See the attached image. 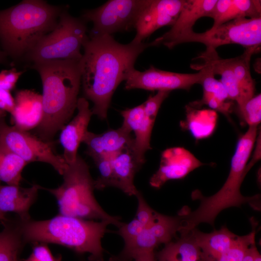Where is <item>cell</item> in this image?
<instances>
[{
  "instance_id": "cell-39",
  "label": "cell",
  "mask_w": 261,
  "mask_h": 261,
  "mask_svg": "<svg viewBox=\"0 0 261 261\" xmlns=\"http://www.w3.org/2000/svg\"><path fill=\"white\" fill-rule=\"evenodd\" d=\"M23 73L22 71H17L13 68L9 70H3L0 72V89L11 91Z\"/></svg>"
},
{
  "instance_id": "cell-21",
  "label": "cell",
  "mask_w": 261,
  "mask_h": 261,
  "mask_svg": "<svg viewBox=\"0 0 261 261\" xmlns=\"http://www.w3.org/2000/svg\"><path fill=\"white\" fill-rule=\"evenodd\" d=\"M188 233L200 248L201 261H217L231 247L238 236L225 226L210 233H204L195 228Z\"/></svg>"
},
{
  "instance_id": "cell-18",
  "label": "cell",
  "mask_w": 261,
  "mask_h": 261,
  "mask_svg": "<svg viewBox=\"0 0 261 261\" xmlns=\"http://www.w3.org/2000/svg\"><path fill=\"white\" fill-rule=\"evenodd\" d=\"M196 58L201 59L202 62L193 65L191 68L198 70L201 67L207 66L211 68L214 75H219L221 76L220 81L224 86L229 99L235 102L237 106H240L247 101L226 59L220 58L216 49L206 48Z\"/></svg>"
},
{
  "instance_id": "cell-45",
  "label": "cell",
  "mask_w": 261,
  "mask_h": 261,
  "mask_svg": "<svg viewBox=\"0 0 261 261\" xmlns=\"http://www.w3.org/2000/svg\"><path fill=\"white\" fill-rule=\"evenodd\" d=\"M255 261H261V256L259 252L257 254Z\"/></svg>"
},
{
  "instance_id": "cell-26",
  "label": "cell",
  "mask_w": 261,
  "mask_h": 261,
  "mask_svg": "<svg viewBox=\"0 0 261 261\" xmlns=\"http://www.w3.org/2000/svg\"><path fill=\"white\" fill-rule=\"evenodd\" d=\"M260 48V47L257 46L245 49L241 55L226 59L247 101L255 95L256 90L255 82L250 73V59Z\"/></svg>"
},
{
  "instance_id": "cell-31",
  "label": "cell",
  "mask_w": 261,
  "mask_h": 261,
  "mask_svg": "<svg viewBox=\"0 0 261 261\" xmlns=\"http://www.w3.org/2000/svg\"><path fill=\"white\" fill-rule=\"evenodd\" d=\"M255 243V231L238 236L231 247L217 261H242L249 247Z\"/></svg>"
},
{
  "instance_id": "cell-40",
  "label": "cell",
  "mask_w": 261,
  "mask_h": 261,
  "mask_svg": "<svg viewBox=\"0 0 261 261\" xmlns=\"http://www.w3.org/2000/svg\"><path fill=\"white\" fill-rule=\"evenodd\" d=\"M19 261H55L50 249L45 244L41 243L35 246L30 255L26 259Z\"/></svg>"
},
{
  "instance_id": "cell-4",
  "label": "cell",
  "mask_w": 261,
  "mask_h": 261,
  "mask_svg": "<svg viewBox=\"0 0 261 261\" xmlns=\"http://www.w3.org/2000/svg\"><path fill=\"white\" fill-rule=\"evenodd\" d=\"M25 243H52L80 253H88L90 261H103L101 240L112 223L96 221L59 214L47 220H18Z\"/></svg>"
},
{
  "instance_id": "cell-3",
  "label": "cell",
  "mask_w": 261,
  "mask_h": 261,
  "mask_svg": "<svg viewBox=\"0 0 261 261\" xmlns=\"http://www.w3.org/2000/svg\"><path fill=\"white\" fill-rule=\"evenodd\" d=\"M258 127H249L247 130L239 139L231 160L228 177L221 188L209 197L204 196L198 189L191 194L193 200H198L200 205L193 211L179 213L181 224L180 235L188 234L201 223L214 225L216 217L223 210L231 207H240L248 203L254 208H259L260 195L246 197L240 191L241 184L250 168L248 160L257 140Z\"/></svg>"
},
{
  "instance_id": "cell-33",
  "label": "cell",
  "mask_w": 261,
  "mask_h": 261,
  "mask_svg": "<svg viewBox=\"0 0 261 261\" xmlns=\"http://www.w3.org/2000/svg\"><path fill=\"white\" fill-rule=\"evenodd\" d=\"M93 160L100 173L99 176L94 180L95 188L102 189L109 187H115L112 158L102 156Z\"/></svg>"
},
{
  "instance_id": "cell-32",
  "label": "cell",
  "mask_w": 261,
  "mask_h": 261,
  "mask_svg": "<svg viewBox=\"0 0 261 261\" xmlns=\"http://www.w3.org/2000/svg\"><path fill=\"white\" fill-rule=\"evenodd\" d=\"M240 117L249 127L257 126L261 121V95H254L243 105L237 106Z\"/></svg>"
},
{
  "instance_id": "cell-11",
  "label": "cell",
  "mask_w": 261,
  "mask_h": 261,
  "mask_svg": "<svg viewBox=\"0 0 261 261\" xmlns=\"http://www.w3.org/2000/svg\"><path fill=\"white\" fill-rule=\"evenodd\" d=\"M199 70L194 73H181L161 70L152 65L143 72L134 68L127 77L125 88L126 90L139 88L150 91L188 90L195 84H202L209 69L203 66Z\"/></svg>"
},
{
  "instance_id": "cell-44",
  "label": "cell",
  "mask_w": 261,
  "mask_h": 261,
  "mask_svg": "<svg viewBox=\"0 0 261 261\" xmlns=\"http://www.w3.org/2000/svg\"><path fill=\"white\" fill-rule=\"evenodd\" d=\"M7 112L0 109V120L5 117L6 116Z\"/></svg>"
},
{
  "instance_id": "cell-47",
  "label": "cell",
  "mask_w": 261,
  "mask_h": 261,
  "mask_svg": "<svg viewBox=\"0 0 261 261\" xmlns=\"http://www.w3.org/2000/svg\"><path fill=\"white\" fill-rule=\"evenodd\" d=\"M0 56H4V54L0 51Z\"/></svg>"
},
{
  "instance_id": "cell-8",
  "label": "cell",
  "mask_w": 261,
  "mask_h": 261,
  "mask_svg": "<svg viewBox=\"0 0 261 261\" xmlns=\"http://www.w3.org/2000/svg\"><path fill=\"white\" fill-rule=\"evenodd\" d=\"M196 42L203 44L206 48L216 49L223 45L237 44L245 49L260 47L261 43V17L241 18L230 21L202 33L193 30L177 38L171 49L181 44Z\"/></svg>"
},
{
  "instance_id": "cell-24",
  "label": "cell",
  "mask_w": 261,
  "mask_h": 261,
  "mask_svg": "<svg viewBox=\"0 0 261 261\" xmlns=\"http://www.w3.org/2000/svg\"><path fill=\"white\" fill-rule=\"evenodd\" d=\"M186 116L180 122L183 129L188 130L196 140L207 138L214 132L218 121V115L213 110H198L187 105Z\"/></svg>"
},
{
  "instance_id": "cell-42",
  "label": "cell",
  "mask_w": 261,
  "mask_h": 261,
  "mask_svg": "<svg viewBox=\"0 0 261 261\" xmlns=\"http://www.w3.org/2000/svg\"><path fill=\"white\" fill-rule=\"evenodd\" d=\"M133 260L134 261H157L154 251L140 254L136 257Z\"/></svg>"
},
{
  "instance_id": "cell-16",
  "label": "cell",
  "mask_w": 261,
  "mask_h": 261,
  "mask_svg": "<svg viewBox=\"0 0 261 261\" xmlns=\"http://www.w3.org/2000/svg\"><path fill=\"white\" fill-rule=\"evenodd\" d=\"M76 108V115L62 128L59 135V142L63 149L62 156L68 164L75 160L78 147L88 131L87 127L93 115L85 98L78 99Z\"/></svg>"
},
{
  "instance_id": "cell-43",
  "label": "cell",
  "mask_w": 261,
  "mask_h": 261,
  "mask_svg": "<svg viewBox=\"0 0 261 261\" xmlns=\"http://www.w3.org/2000/svg\"><path fill=\"white\" fill-rule=\"evenodd\" d=\"M8 220L7 218L6 217V214L2 213L0 212V222L2 223L5 221Z\"/></svg>"
},
{
  "instance_id": "cell-38",
  "label": "cell",
  "mask_w": 261,
  "mask_h": 261,
  "mask_svg": "<svg viewBox=\"0 0 261 261\" xmlns=\"http://www.w3.org/2000/svg\"><path fill=\"white\" fill-rule=\"evenodd\" d=\"M145 229L135 218L128 223H123L116 232L122 237L124 243H127L138 236Z\"/></svg>"
},
{
  "instance_id": "cell-13",
  "label": "cell",
  "mask_w": 261,
  "mask_h": 261,
  "mask_svg": "<svg viewBox=\"0 0 261 261\" xmlns=\"http://www.w3.org/2000/svg\"><path fill=\"white\" fill-rule=\"evenodd\" d=\"M204 164L183 147L167 148L161 153L159 168L151 177L149 184L159 188L168 181L183 179Z\"/></svg>"
},
{
  "instance_id": "cell-6",
  "label": "cell",
  "mask_w": 261,
  "mask_h": 261,
  "mask_svg": "<svg viewBox=\"0 0 261 261\" xmlns=\"http://www.w3.org/2000/svg\"><path fill=\"white\" fill-rule=\"evenodd\" d=\"M63 182L55 188H47L57 200L60 215L82 219L107 220L118 228L120 218L107 214L98 203L94 194V180L89 167L79 156L62 175Z\"/></svg>"
},
{
  "instance_id": "cell-34",
  "label": "cell",
  "mask_w": 261,
  "mask_h": 261,
  "mask_svg": "<svg viewBox=\"0 0 261 261\" xmlns=\"http://www.w3.org/2000/svg\"><path fill=\"white\" fill-rule=\"evenodd\" d=\"M207 105L212 110L218 111L226 116H229L233 110V103L230 100H223L209 92L203 91L202 98L198 101L189 103L190 106L193 108H199Z\"/></svg>"
},
{
  "instance_id": "cell-12",
  "label": "cell",
  "mask_w": 261,
  "mask_h": 261,
  "mask_svg": "<svg viewBox=\"0 0 261 261\" xmlns=\"http://www.w3.org/2000/svg\"><path fill=\"white\" fill-rule=\"evenodd\" d=\"M186 0H148L141 13L132 42L143 43L156 30L164 26H172L186 4Z\"/></svg>"
},
{
  "instance_id": "cell-27",
  "label": "cell",
  "mask_w": 261,
  "mask_h": 261,
  "mask_svg": "<svg viewBox=\"0 0 261 261\" xmlns=\"http://www.w3.org/2000/svg\"><path fill=\"white\" fill-rule=\"evenodd\" d=\"M0 232V261H19V255L25 243L18 220L8 219L2 223Z\"/></svg>"
},
{
  "instance_id": "cell-10",
  "label": "cell",
  "mask_w": 261,
  "mask_h": 261,
  "mask_svg": "<svg viewBox=\"0 0 261 261\" xmlns=\"http://www.w3.org/2000/svg\"><path fill=\"white\" fill-rule=\"evenodd\" d=\"M148 0H110L101 6L87 10L84 21L93 24L90 35H109L134 29L138 18Z\"/></svg>"
},
{
  "instance_id": "cell-14",
  "label": "cell",
  "mask_w": 261,
  "mask_h": 261,
  "mask_svg": "<svg viewBox=\"0 0 261 261\" xmlns=\"http://www.w3.org/2000/svg\"><path fill=\"white\" fill-rule=\"evenodd\" d=\"M131 132L123 125L100 134L87 131L82 143L87 145L86 153L92 159L102 156L112 158L127 148H133L134 138Z\"/></svg>"
},
{
  "instance_id": "cell-36",
  "label": "cell",
  "mask_w": 261,
  "mask_h": 261,
  "mask_svg": "<svg viewBox=\"0 0 261 261\" xmlns=\"http://www.w3.org/2000/svg\"><path fill=\"white\" fill-rule=\"evenodd\" d=\"M207 67L209 68V70L201 84L203 87V91L212 93L225 101L230 100L226 90L221 81L217 80L215 78V75L213 74L211 68L208 66Z\"/></svg>"
},
{
  "instance_id": "cell-35",
  "label": "cell",
  "mask_w": 261,
  "mask_h": 261,
  "mask_svg": "<svg viewBox=\"0 0 261 261\" xmlns=\"http://www.w3.org/2000/svg\"><path fill=\"white\" fill-rule=\"evenodd\" d=\"M135 196L138 201L135 218L145 228H148L155 220L158 212L150 207L139 191Z\"/></svg>"
},
{
  "instance_id": "cell-25",
  "label": "cell",
  "mask_w": 261,
  "mask_h": 261,
  "mask_svg": "<svg viewBox=\"0 0 261 261\" xmlns=\"http://www.w3.org/2000/svg\"><path fill=\"white\" fill-rule=\"evenodd\" d=\"M156 257L157 261H201L200 248L190 233L165 244Z\"/></svg>"
},
{
  "instance_id": "cell-41",
  "label": "cell",
  "mask_w": 261,
  "mask_h": 261,
  "mask_svg": "<svg viewBox=\"0 0 261 261\" xmlns=\"http://www.w3.org/2000/svg\"><path fill=\"white\" fill-rule=\"evenodd\" d=\"M14 106V99L10 91L0 89V109L11 114Z\"/></svg>"
},
{
  "instance_id": "cell-23",
  "label": "cell",
  "mask_w": 261,
  "mask_h": 261,
  "mask_svg": "<svg viewBox=\"0 0 261 261\" xmlns=\"http://www.w3.org/2000/svg\"><path fill=\"white\" fill-rule=\"evenodd\" d=\"M115 187L129 196L136 195L138 190L134 184L136 173L141 167L134 154L133 147L127 148L112 158Z\"/></svg>"
},
{
  "instance_id": "cell-20",
  "label": "cell",
  "mask_w": 261,
  "mask_h": 261,
  "mask_svg": "<svg viewBox=\"0 0 261 261\" xmlns=\"http://www.w3.org/2000/svg\"><path fill=\"white\" fill-rule=\"evenodd\" d=\"M15 106L11 114L14 126L28 131L36 128L43 115L42 95L30 90H20L16 92Z\"/></svg>"
},
{
  "instance_id": "cell-28",
  "label": "cell",
  "mask_w": 261,
  "mask_h": 261,
  "mask_svg": "<svg viewBox=\"0 0 261 261\" xmlns=\"http://www.w3.org/2000/svg\"><path fill=\"white\" fill-rule=\"evenodd\" d=\"M28 164L21 158L0 143V182L18 186Z\"/></svg>"
},
{
  "instance_id": "cell-7",
  "label": "cell",
  "mask_w": 261,
  "mask_h": 261,
  "mask_svg": "<svg viewBox=\"0 0 261 261\" xmlns=\"http://www.w3.org/2000/svg\"><path fill=\"white\" fill-rule=\"evenodd\" d=\"M85 21L61 13L55 28L44 36L27 54L34 63L46 61L80 60L81 49L87 39Z\"/></svg>"
},
{
  "instance_id": "cell-46",
  "label": "cell",
  "mask_w": 261,
  "mask_h": 261,
  "mask_svg": "<svg viewBox=\"0 0 261 261\" xmlns=\"http://www.w3.org/2000/svg\"><path fill=\"white\" fill-rule=\"evenodd\" d=\"M4 60V56H0V63Z\"/></svg>"
},
{
  "instance_id": "cell-2",
  "label": "cell",
  "mask_w": 261,
  "mask_h": 261,
  "mask_svg": "<svg viewBox=\"0 0 261 261\" xmlns=\"http://www.w3.org/2000/svg\"><path fill=\"white\" fill-rule=\"evenodd\" d=\"M43 85V115L36 128L39 137L48 142L69 122L76 108L81 83L80 60L35 62Z\"/></svg>"
},
{
  "instance_id": "cell-30",
  "label": "cell",
  "mask_w": 261,
  "mask_h": 261,
  "mask_svg": "<svg viewBox=\"0 0 261 261\" xmlns=\"http://www.w3.org/2000/svg\"><path fill=\"white\" fill-rule=\"evenodd\" d=\"M181 217H172L158 213L153 223L148 228L159 244L170 242L178 232Z\"/></svg>"
},
{
  "instance_id": "cell-5",
  "label": "cell",
  "mask_w": 261,
  "mask_h": 261,
  "mask_svg": "<svg viewBox=\"0 0 261 261\" xmlns=\"http://www.w3.org/2000/svg\"><path fill=\"white\" fill-rule=\"evenodd\" d=\"M61 9L41 0H24L0 11V41L13 58L27 54L56 27Z\"/></svg>"
},
{
  "instance_id": "cell-29",
  "label": "cell",
  "mask_w": 261,
  "mask_h": 261,
  "mask_svg": "<svg viewBox=\"0 0 261 261\" xmlns=\"http://www.w3.org/2000/svg\"><path fill=\"white\" fill-rule=\"evenodd\" d=\"M159 245L150 230L146 228L136 237L125 243L119 255L112 258L111 261H131L140 254L154 251Z\"/></svg>"
},
{
  "instance_id": "cell-1",
  "label": "cell",
  "mask_w": 261,
  "mask_h": 261,
  "mask_svg": "<svg viewBox=\"0 0 261 261\" xmlns=\"http://www.w3.org/2000/svg\"><path fill=\"white\" fill-rule=\"evenodd\" d=\"M150 46L151 42L121 44L109 35L87 37L80 64L83 92L93 103V114L102 120L107 118L116 89L134 68L138 56Z\"/></svg>"
},
{
  "instance_id": "cell-19",
  "label": "cell",
  "mask_w": 261,
  "mask_h": 261,
  "mask_svg": "<svg viewBox=\"0 0 261 261\" xmlns=\"http://www.w3.org/2000/svg\"><path fill=\"white\" fill-rule=\"evenodd\" d=\"M41 188L38 185L26 188L19 185H0V212L15 213L21 220L30 219L29 210Z\"/></svg>"
},
{
  "instance_id": "cell-22",
  "label": "cell",
  "mask_w": 261,
  "mask_h": 261,
  "mask_svg": "<svg viewBox=\"0 0 261 261\" xmlns=\"http://www.w3.org/2000/svg\"><path fill=\"white\" fill-rule=\"evenodd\" d=\"M209 17L213 19L212 28L234 19L261 17V1L217 0Z\"/></svg>"
},
{
  "instance_id": "cell-17",
  "label": "cell",
  "mask_w": 261,
  "mask_h": 261,
  "mask_svg": "<svg viewBox=\"0 0 261 261\" xmlns=\"http://www.w3.org/2000/svg\"><path fill=\"white\" fill-rule=\"evenodd\" d=\"M123 118L122 125L134 133L133 150L138 161L143 165L145 162V154L151 149L150 139L155 123L147 116L143 103L120 112Z\"/></svg>"
},
{
  "instance_id": "cell-9",
  "label": "cell",
  "mask_w": 261,
  "mask_h": 261,
  "mask_svg": "<svg viewBox=\"0 0 261 261\" xmlns=\"http://www.w3.org/2000/svg\"><path fill=\"white\" fill-rule=\"evenodd\" d=\"M0 143L28 164L46 163L61 175L68 166L62 156L55 153L51 142L44 141L14 125H8L4 118L0 120Z\"/></svg>"
},
{
  "instance_id": "cell-37",
  "label": "cell",
  "mask_w": 261,
  "mask_h": 261,
  "mask_svg": "<svg viewBox=\"0 0 261 261\" xmlns=\"http://www.w3.org/2000/svg\"><path fill=\"white\" fill-rule=\"evenodd\" d=\"M170 92L164 90L158 91L155 95H150L143 103L145 115L155 121L161 104L168 97Z\"/></svg>"
},
{
  "instance_id": "cell-15",
  "label": "cell",
  "mask_w": 261,
  "mask_h": 261,
  "mask_svg": "<svg viewBox=\"0 0 261 261\" xmlns=\"http://www.w3.org/2000/svg\"><path fill=\"white\" fill-rule=\"evenodd\" d=\"M217 0H186L171 29L151 42L152 46L163 44L170 49L172 44L192 27L201 17H209Z\"/></svg>"
}]
</instances>
